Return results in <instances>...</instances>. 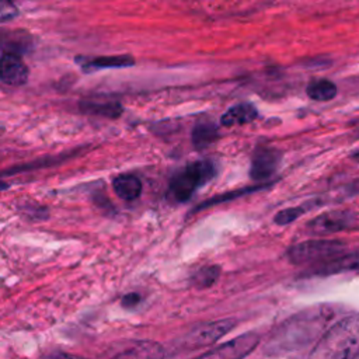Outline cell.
<instances>
[{
  "label": "cell",
  "mask_w": 359,
  "mask_h": 359,
  "mask_svg": "<svg viewBox=\"0 0 359 359\" xmlns=\"http://www.w3.org/2000/svg\"><path fill=\"white\" fill-rule=\"evenodd\" d=\"M192 143L195 149H207L215 143L219 138V129L213 122L202 121L198 122L192 129Z\"/></svg>",
  "instance_id": "cell-13"
},
{
  "label": "cell",
  "mask_w": 359,
  "mask_h": 359,
  "mask_svg": "<svg viewBox=\"0 0 359 359\" xmlns=\"http://www.w3.org/2000/svg\"><path fill=\"white\" fill-rule=\"evenodd\" d=\"M345 248V243L340 240H306L293 246L288 251V258L293 264H309L319 263V261L330 259L341 254Z\"/></svg>",
  "instance_id": "cell-4"
},
{
  "label": "cell",
  "mask_w": 359,
  "mask_h": 359,
  "mask_svg": "<svg viewBox=\"0 0 359 359\" xmlns=\"http://www.w3.org/2000/svg\"><path fill=\"white\" fill-rule=\"evenodd\" d=\"M259 336L255 333L242 334L194 359H244L258 345Z\"/></svg>",
  "instance_id": "cell-6"
},
{
  "label": "cell",
  "mask_w": 359,
  "mask_h": 359,
  "mask_svg": "<svg viewBox=\"0 0 359 359\" xmlns=\"http://www.w3.org/2000/svg\"><path fill=\"white\" fill-rule=\"evenodd\" d=\"M359 356V313L344 317L325 332L308 359H356Z\"/></svg>",
  "instance_id": "cell-2"
},
{
  "label": "cell",
  "mask_w": 359,
  "mask_h": 359,
  "mask_svg": "<svg viewBox=\"0 0 359 359\" xmlns=\"http://www.w3.org/2000/svg\"><path fill=\"white\" fill-rule=\"evenodd\" d=\"M83 108L87 111V113H91V114H99V115H104V117H108V118H117L121 115L122 113V107L121 104L118 103H87L83 106Z\"/></svg>",
  "instance_id": "cell-17"
},
{
  "label": "cell",
  "mask_w": 359,
  "mask_h": 359,
  "mask_svg": "<svg viewBox=\"0 0 359 359\" xmlns=\"http://www.w3.org/2000/svg\"><path fill=\"white\" fill-rule=\"evenodd\" d=\"M220 275V267L219 266H208L204 267L201 270H198L197 273L194 274V277L191 278V283L195 288H200V289H205L212 286L218 278Z\"/></svg>",
  "instance_id": "cell-16"
},
{
  "label": "cell",
  "mask_w": 359,
  "mask_h": 359,
  "mask_svg": "<svg viewBox=\"0 0 359 359\" xmlns=\"http://www.w3.org/2000/svg\"><path fill=\"white\" fill-rule=\"evenodd\" d=\"M216 174V166L211 160H201L178 172L170 183L169 197L176 202L188 201L200 187L211 181Z\"/></svg>",
  "instance_id": "cell-3"
},
{
  "label": "cell",
  "mask_w": 359,
  "mask_h": 359,
  "mask_svg": "<svg viewBox=\"0 0 359 359\" xmlns=\"http://www.w3.org/2000/svg\"><path fill=\"white\" fill-rule=\"evenodd\" d=\"M166 349L154 341H139L115 355L113 359H165Z\"/></svg>",
  "instance_id": "cell-10"
},
{
  "label": "cell",
  "mask_w": 359,
  "mask_h": 359,
  "mask_svg": "<svg viewBox=\"0 0 359 359\" xmlns=\"http://www.w3.org/2000/svg\"><path fill=\"white\" fill-rule=\"evenodd\" d=\"M41 359H86L73 354H67V352H51L44 355Z\"/></svg>",
  "instance_id": "cell-22"
},
{
  "label": "cell",
  "mask_w": 359,
  "mask_h": 359,
  "mask_svg": "<svg viewBox=\"0 0 359 359\" xmlns=\"http://www.w3.org/2000/svg\"><path fill=\"white\" fill-rule=\"evenodd\" d=\"M17 16V9L14 5L9 3V2H3L0 3V19H2V21H8V20H12Z\"/></svg>",
  "instance_id": "cell-20"
},
{
  "label": "cell",
  "mask_w": 359,
  "mask_h": 359,
  "mask_svg": "<svg viewBox=\"0 0 359 359\" xmlns=\"http://www.w3.org/2000/svg\"><path fill=\"white\" fill-rule=\"evenodd\" d=\"M267 187H268V184H266V185H258V187H250V188H243V189H239V191H235V192H231V194L220 195V197L212 198V200L207 201V204L200 205L195 211H200V209H202V208H207V207H211V205H216V204H220V202H224V201H229V200H233V198H239V197H242V195L254 192V191H257V189H264V188H267Z\"/></svg>",
  "instance_id": "cell-18"
},
{
  "label": "cell",
  "mask_w": 359,
  "mask_h": 359,
  "mask_svg": "<svg viewBox=\"0 0 359 359\" xmlns=\"http://www.w3.org/2000/svg\"><path fill=\"white\" fill-rule=\"evenodd\" d=\"M134 63L135 60L130 56H102L84 63L83 71L93 72V71L107 69V68H126V67H132Z\"/></svg>",
  "instance_id": "cell-14"
},
{
  "label": "cell",
  "mask_w": 359,
  "mask_h": 359,
  "mask_svg": "<svg viewBox=\"0 0 359 359\" xmlns=\"http://www.w3.org/2000/svg\"><path fill=\"white\" fill-rule=\"evenodd\" d=\"M306 212L305 207H293V208H288L283 211H279L275 218L274 222L279 226H285L293 220H297L299 216H302Z\"/></svg>",
  "instance_id": "cell-19"
},
{
  "label": "cell",
  "mask_w": 359,
  "mask_h": 359,
  "mask_svg": "<svg viewBox=\"0 0 359 359\" xmlns=\"http://www.w3.org/2000/svg\"><path fill=\"white\" fill-rule=\"evenodd\" d=\"M236 325L233 319H224L218 321H211L198 325L197 329L191 330L187 336L180 340V348L183 349H197L201 347L211 345L229 333Z\"/></svg>",
  "instance_id": "cell-5"
},
{
  "label": "cell",
  "mask_w": 359,
  "mask_h": 359,
  "mask_svg": "<svg viewBox=\"0 0 359 359\" xmlns=\"http://www.w3.org/2000/svg\"><path fill=\"white\" fill-rule=\"evenodd\" d=\"M258 117L257 108L250 103H240L227 110L222 118L220 124L223 126H233V125H243L250 124Z\"/></svg>",
  "instance_id": "cell-12"
},
{
  "label": "cell",
  "mask_w": 359,
  "mask_h": 359,
  "mask_svg": "<svg viewBox=\"0 0 359 359\" xmlns=\"http://www.w3.org/2000/svg\"><path fill=\"white\" fill-rule=\"evenodd\" d=\"M306 93L314 102H330L337 95V86L327 79H319L308 86Z\"/></svg>",
  "instance_id": "cell-15"
},
{
  "label": "cell",
  "mask_w": 359,
  "mask_h": 359,
  "mask_svg": "<svg viewBox=\"0 0 359 359\" xmlns=\"http://www.w3.org/2000/svg\"><path fill=\"white\" fill-rule=\"evenodd\" d=\"M141 301H142V298H141L139 293L132 292V293H128V295H125V297L122 298L121 305H122L125 309H134L135 306H138V305L141 303Z\"/></svg>",
  "instance_id": "cell-21"
},
{
  "label": "cell",
  "mask_w": 359,
  "mask_h": 359,
  "mask_svg": "<svg viewBox=\"0 0 359 359\" xmlns=\"http://www.w3.org/2000/svg\"><path fill=\"white\" fill-rule=\"evenodd\" d=\"M2 82L9 86H21L27 83L28 68L20 56L13 52H5L2 56Z\"/></svg>",
  "instance_id": "cell-9"
},
{
  "label": "cell",
  "mask_w": 359,
  "mask_h": 359,
  "mask_svg": "<svg viewBox=\"0 0 359 359\" xmlns=\"http://www.w3.org/2000/svg\"><path fill=\"white\" fill-rule=\"evenodd\" d=\"M282 160L279 150L274 148H259L257 149L253 161L250 176L255 181H267L278 170Z\"/></svg>",
  "instance_id": "cell-8"
},
{
  "label": "cell",
  "mask_w": 359,
  "mask_h": 359,
  "mask_svg": "<svg viewBox=\"0 0 359 359\" xmlns=\"http://www.w3.org/2000/svg\"><path fill=\"white\" fill-rule=\"evenodd\" d=\"M333 317L329 308H317L289 319L268 343L266 352L274 355L295 351L313 341Z\"/></svg>",
  "instance_id": "cell-1"
},
{
  "label": "cell",
  "mask_w": 359,
  "mask_h": 359,
  "mask_svg": "<svg viewBox=\"0 0 359 359\" xmlns=\"http://www.w3.org/2000/svg\"><path fill=\"white\" fill-rule=\"evenodd\" d=\"M113 188L124 201H135L142 194V181L134 174H121L113 180Z\"/></svg>",
  "instance_id": "cell-11"
},
{
  "label": "cell",
  "mask_w": 359,
  "mask_h": 359,
  "mask_svg": "<svg viewBox=\"0 0 359 359\" xmlns=\"http://www.w3.org/2000/svg\"><path fill=\"white\" fill-rule=\"evenodd\" d=\"M355 216L347 211H333L319 215L312 222H309L308 227L312 233L316 235H329L337 233L341 231H347L348 227L354 226Z\"/></svg>",
  "instance_id": "cell-7"
}]
</instances>
